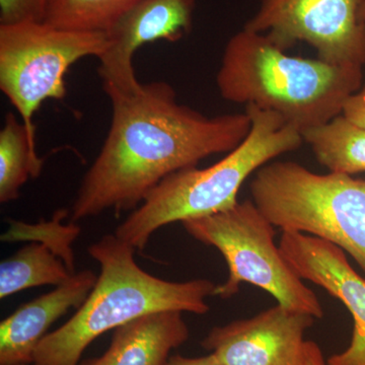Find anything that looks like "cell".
Here are the masks:
<instances>
[{
    "label": "cell",
    "mask_w": 365,
    "mask_h": 365,
    "mask_svg": "<svg viewBox=\"0 0 365 365\" xmlns=\"http://www.w3.org/2000/svg\"><path fill=\"white\" fill-rule=\"evenodd\" d=\"M108 44L106 32L67 30L45 21L0 25V90L34 143V115L45 101L66 98L69 68L86 57L100 58Z\"/></svg>",
    "instance_id": "52a82bcc"
},
{
    "label": "cell",
    "mask_w": 365,
    "mask_h": 365,
    "mask_svg": "<svg viewBox=\"0 0 365 365\" xmlns=\"http://www.w3.org/2000/svg\"><path fill=\"white\" fill-rule=\"evenodd\" d=\"M165 365H223L212 353L206 356L185 357L182 355L170 356Z\"/></svg>",
    "instance_id": "44dd1931"
},
{
    "label": "cell",
    "mask_w": 365,
    "mask_h": 365,
    "mask_svg": "<svg viewBox=\"0 0 365 365\" xmlns=\"http://www.w3.org/2000/svg\"><path fill=\"white\" fill-rule=\"evenodd\" d=\"M360 16H361V20L365 23V0L364 4H362L361 11H360Z\"/></svg>",
    "instance_id": "603a6c76"
},
{
    "label": "cell",
    "mask_w": 365,
    "mask_h": 365,
    "mask_svg": "<svg viewBox=\"0 0 365 365\" xmlns=\"http://www.w3.org/2000/svg\"><path fill=\"white\" fill-rule=\"evenodd\" d=\"M72 275L64 261L47 246L31 242L0 264V299L28 288L58 287Z\"/></svg>",
    "instance_id": "2e32d148"
},
{
    "label": "cell",
    "mask_w": 365,
    "mask_h": 365,
    "mask_svg": "<svg viewBox=\"0 0 365 365\" xmlns=\"http://www.w3.org/2000/svg\"><path fill=\"white\" fill-rule=\"evenodd\" d=\"M112 121L104 144L83 177L71 222L135 210L151 190L204 158L227 153L251 131L246 112L207 117L182 105L165 81L110 98Z\"/></svg>",
    "instance_id": "6da1fadb"
},
{
    "label": "cell",
    "mask_w": 365,
    "mask_h": 365,
    "mask_svg": "<svg viewBox=\"0 0 365 365\" xmlns=\"http://www.w3.org/2000/svg\"><path fill=\"white\" fill-rule=\"evenodd\" d=\"M362 79V67L292 56L242 28L225 45L216 86L223 100L277 113L302 133L342 114Z\"/></svg>",
    "instance_id": "7a4b0ae2"
},
{
    "label": "cell",
    "mask_w": 365,
    "mask_h": 365,
    "mask_svg": "<svg viewBox=\"0 0 365 365\" xmlns=\"http://www.w3.org/2000/svg\"><path fill=\"white\" fill-rule=\"evenodd\" d=\"M364 0H260L244 28L287 51L304 42L335 66H365Z\"/></svg>",
    "instance_id": "ba28073f"
},
{
    "label": "cell",
    "mask_w": 365,
    "mask_h": 365,
    "mask_svg": "<svg viewBox=\"0 0 365 365\" xmlns=\"http://www.w3.org/2000/svg\"><path fill=\"white\" fill-rule=\"evenodd\" d=\"M140 0H50L45 23L57 28L106 32Z\"/></svg>",
    "instance_id": "e0dca14e"
},
{
    "label": "cell",
    "mask_w": 365,
    "mask_h": 365,
    "mask_svg": "<svg viewBox=\"0 0 365 365\" xmlns=\"http://www.w3.org/2000/svg\"><path fill=\"white\" fill-rule=\"evenodd\" d=\"M196 0H140L107 31L108 44L98 58V73L108 98L135 93L134 56L155 41L177 42L191 32Z\"/></svg>",
    "instance_id": "9c48e42d"
},
{
    "label": "cell",
    "mask_w": 365,
    "mask_h": 365,
    "mask_svg": "<svg viewBox=\"0 0 365 365\" xmlns=\"http://www.w3.org/2000/svg\"><path fill=\"white\" fill-rule=\"evenodd\" d=\"M19 365H29V364H19Z\"/></svg>",
    "instance_id": "cb8c5ba5"
},
{
    "label": "cell",
    "mask_w": 365,
    "mask_h": 365,
    "mask_svg": "<svg viewBox=\"0 0 365 365\" xmlns=\"http://www.w3.org/2000/svg\"><path fill=\"white\" fill-rule=\"evenodd\" d=\"M136 249L116 235L88 247L100 275L88 299L64 325L48 333L36 348L33 365H78L93 341L108 331L158 312L204 314L216 285L207 279L173 282L144 271Z\"/></svg>",
    "instance_id": "3957f363"
},
{
    "label": "cell",
    "mask_w": 365,
    "mask_h": 365,
    "mask_svg": "<svg viewBox=\"0 0 365 365\" xmlns=\"http://www.w3.org/2000/svg\"><path fill=\"white\" fill-rule=\"evenodd\" d=\"M248 136L222 160L205 169L179 170L163 179L132 211L115 235L143 251L151 235L174 222L215 215L232 207L244 182L276 158L300 148L302 133L277 113L248 105Z\"/></svg>",
    "instance_id": "277c9868"
},
{
    "label": "cell",
    "mask_w": 365,
    "mask_h": 365,
    "mask_svg": "<svg viewBox=\"0 0 365 365\" xmlns=\"http://www.w3.org/2000/svg\"><path fill=\"white\" fill-rule=\"evenodd\" d=\"M182 314L158 312L128 322L115 329L111 345L102 356L81 365H165L170 351L189 338Z\"/></svg>",
    "instance_id": "4fadbf2b"
},
{
    "label": "cell",
    "mask_w": 365,
    "mask_h": 365,
    "mask_svg": "<svg viewBox=\"0 0 365 365\" xmlns=\"http://www.w3.org/2000/svg\"><path fill=\"white\" fill-rule=\"evenodd\" d=\"M302 135L319 165L330 173L349 176L365 173V128L342 114Z\"/></svg>",
    "instance_id": "5bb4252c"
},
{
    "label": "cell",
    "mask_w": 365,
    "mask_h": 365,
    "mask_svg": "<svg viewBox=\"0 0 365 365\" xmlns=\"http://www.w3.org/2000/svg\"><path fill=\"white\" fill-rule=\"evenodd\" d=\"M182 225L192 237L215 247L227 261V280L216 285L213 295L230 299L242 283H249L272 295L281 306L323 318L318 297L288 265L274 242L275 227L253 200Z\"/></svg>",
    "instance_id": "8992f818"
},
{
    "label": "cell",
    "mask_w": 365,
    "mask_h": 365,
    "mask_svg": "<svg viewBox=\"0 0 365 365\" xmlns=\"http://www.w3.org/2000/svg\"><path fill=\"white\" fill-rule=\"evenodd\" d=\"M314 317L277 304L253 318L215 327L201 342L223 365H306Z\"/></svg>",
    "instance_id": "30bf717a"
},
{
    "label": "cell",
    "mask_w": 365,
    "mask_h": 365,
    "mask_svg": "<svg viewBox=\"0 0 365 365\" xmlns=\"http://www.w3.org/2000/svg\"><path fill=\"white\" fill-rule=\"evenodd\" d=\"M306 365H328L323 351L314 341H307Z\"/></svg>",
    "instance_id": "7402d4cb"
},
{
    "label": "cell",
    "mask_w": 365,
    "mask_h": 365,
    "mask_svg": "<svg viewBox=\"0 0 365 365\" xmlns=\"http://www.w3.org/2000/svg\"><path fill=\"white\" fill-rule=\"evenodd\" d=\"M93 271L74 273L52 292L19 307L0 323V365L33 364L34 353L50 327L79 309L97 282Z\"/></svg>",
    "instance_id": "7c38bea8"
},
{
    "label": "cell",
    "mask_w": 365,
    "mask_h": 365,
    "mask_svg": "<svg viewBox=\"0 0 365 365\" xmlns=\"http://www.w3.org/2000/svg\"><path fill=\"white\" fill-rule=\"evenodd\" d=\"M250 189L274 227L339 247L365 273V179L273 160L257 170Z\"/></svg>",
    "instance_id": "5b68a950"
},
{
    "label": "cell",
    "mask_w": 365,
    "mask_h": 365,
    "mask_svg": "<svg viewBox=\"0 0 365 365\" xmlns=\"http://www.w3.org/2000/svg\"><path fill=\"white\" fill-rule=\"evenodd\" d=\"M43 165L44 158L38 155L26 125L14 113H7L0 130V203L16 200L21 187L39 177Z\"/></svg>",
    "instance_id": "9a60e30c"
},
{
    "label": "cell",
    "mask_w": 365,
    "mask_h": 365,
    "mask_svg": "<svg viewBox=\"0 0 365 365\" xmlns=\"http://www.w3.org/2000/svg\"><path fill=\"white\" fill-rule=\"evenodd\" d=\"M279 248L299 278L324 288L351 314V342L327 364L365 365V278L350 265L342 249L313 235L282 232Z\"/></svg>",
    "instance_id": "8fae6325"
},
{
    "label": "cell",
    "mask_w": 365,
    "mask_h": 365,
    "mask_svg": "<svg viewBox=\"0 0 365 365\" xmlns=\"http://www.w3.org/2000/svg\"><path fill=\"white\" fill-rule=\"evenodd\" d=\"M342 115L353 123L365 128V85L348 98Z\"/></svg>",
    "instance_id": "ffe728a7"
},
{
    "label": "cell",
    "mask_w": 365,
    "mask_h": 365,
    "mask_svg": "<svg viewBox=\"0 0 365 365\" xmlns=\"http://www.w3.org/2000/svg\"><path fill=\"white\" fill-rule=\"evenodd\" d=\"M66 209H59L49 222H40L37 225L9 220V230L1 235V241L37 242L45 245L64 261L72 274L74 271V254L71 246L81 234V228L76 222L62 225V220L68 215Z\"/></svg>",
    "instance_id": "ac0fdd59"
},
{
    "label": "cell",
    "mask_w": 365,
    "mask_h": 365,
    "mask_svg": "<svg viewBox=\"0 0 365 365\" xmlns=\"http://www.w3.org/2000/svg\"><path fill=\"white\" fill-rule=\"evenodd\" d=\"M50 0H0V25L44 21Z\"/></svg>",
    "instance_id": "d6986e66"
}]
</instances>
